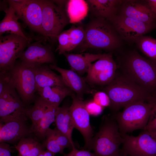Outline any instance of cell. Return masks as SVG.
Here are the masks:
<instances>
[{"label": "cell", "mask_w": 156, "mask_h": 156, "mask_svg": "<svg viewBox=\"0 0 156 156\" xmlns=\"http://www.w3.org/2000/svg\"><path fill=\"white\" fill-rule=\"evenodd\" d=\"M85 36L79 46L81 50L88 48L113 50L119 48L121 40L108 20L94 17L85 27Z\"/></svg>", "instance_id": "cell-2"}, {"label": "cell", "mask_w": 156, "mask_h": 156, "mask_svg": "<svg viewBox=\"0 0 156 156\" xmlns=\"http://www.w3.org/2000/svg\"><path fill=\"white\" fill-rule=\"evenodd\" d=\"M100 128L93 138L91 150L96 156H120V146L123 139L114 119L105 117Z\"/></svg>", "instance_id": "cell-5"}, {"label": "cell", "mask_w": 156, "mask_h": 156, "mask_svg": "<svg viewBox=\"0 0 156 156\" xmlns=\"http://www.w3.org/2000/svg\"><path fill=\"white\" fill-rule=\"evenodd\" d=\"M11 148L8 143H0V156H11Z\"/></svg>", "instance_id": "cell-38"}, {"label": "cell", "mask_w": 156, "mask_h": 156, "mask_svg": "<svg viewBox=\"0 0 156 156\" xmlns=\"http://www.w3.org/2000/svg\"><path fill=\"white\" fill-rule=\"evenodd\" d=\"M49 67L60 74L67 87L72 90L79 99L83 100V95L92 92L87 82L79 74L71 69L63 68L56 65L50 64Z\"/></svg>", "instance_id": "cell-18"}, {"label": "cell", "mask_w": 156, "mask_h": 156, "mask_svg": "<svg viewBox=\"0 0 156 156\" xmlns=\"http://www.w3.org/2000/svg\"><path fill=\"white\" fill-rule=\"evenodd\" d=\"M72 102L69 107L75 128L81 134L85 145L83 150L90 151L93 139V130L90 122V115L86 110L85 102L78 98L75 93L71 96Z\"/></svg>", "instance_id": "cell-13"}, {"label": "cell", "mask_w": 156, "mask_h": 156, "mask_svg": "<svg viewBox=\"0 0 156 156\" xmlns=\"http://www.w3.org/2000/svg\"><path fill=\"white\" fill-rule=\"evenodd\" d=\"M121 153L126 156H156V140L143 130L137 136L121 135Z\"/></svg>", "instance_id": "cell-12"}, {"label": "cell", "mask_w": 156, "mask_h": 156, "mask_svg": "<svg viewBox=\"0 0 156 156\" xmlns=\"http://www.w3.org/2000/svg\"><path fill=\"white\" fill-rule=\"evenodd\" d=\"M120 156H125V155H122V153H121V155Z\"/></svg>", "instance_id": "cell-41"}, {"label": "cell", "mask_w": 156, "mask_h": 156, "mask_svg": "<svg viewBox=\"0 0 156 156\" xmlns=\"http://www.w3.org/2000/svg\"><path fill=\"white\" fill-rule=\"evenodd\" d=\"M70 41L71 51L79 46L84 41L85 36V28L82 25L72 26L68 30Z\"/></svg>", "instance_id": "cell-30"}, {"label": "cell", "mask_w": 156, "mask_h": 156, "mask_svg": "<svg viewBox=\"0 0 156 156\" xmlns=\"http://www.w3.org/2000/svg\"><path fill=\"white\" fill-rule=\"evenodd\" d=\"M59 45L56 50L60 54L71 51L70 38L67 30L62 32L58 36L57 39Z\"/></svg>", "instance_id": "cell-32"}, {"label": "cell", "mask_w": 156, "mask_h": 156, "mask_svg": "<svg viewBox=\"0 0 156 156\" xmlns=\"http://www.w3.org/2000/svg\"><path fill=\"white\" fill-rule=\"evenodd\" d=\"M85 108L90 115L96 116L101 114L103 107L97 104L93 100L85 102Z\"/></svg>", "instance_id": "cell-35"}, {"label": "cell", "mask_w": 156, "mask_h": 156, "mask_svg": "<svg viewBox=\"0 0 156 156\" xmlns=\"http://www.w3.org/2000/svg\"><path fill=\"white\" fill-rule=\"evenodd\" d=\"M119 13L138 21L150 24H155L156 16L146 0H124Z\"/></svg>", "instance_id": "cell-17"}, {"label": "cell", "mask_w": 156, "mask_h": 156, "mask_svg": "<svg viewBox=\"0 0 156 156\" xmlns=\"http://www.w3.org/2000/svg\"><path fill=\"white\" fill-rule=\"evenodd\" d=\"M25 105L14 86L5 90L0 94V122L25 114Z\"/></svg>", "instance_id": "cell-14"}, {"label": "cell", "mask_w": 156, "mask_h": 156, "mask_svg": "<svg viewBox=\"0 0 156 156\" xmlns=\"http://www.w3.org/2000/svg\"><path fill=\"white\" fill-rule=\"evenodd\" d=\"M135 43L143 53L156 63V39L143 35L139 37Z\"/></svg>", "instance_id": "cell-29"}, {"label": "cell", "mask_w": 156, "mask_h": 156, "mask_svg": "<svg viewBox=\"0 0 156 156\" xmlns=\"http://www.w3.org/2000/svg\"><path fill=\"white\" fill-rule=\"evenodd\" d=\"M124 75L156 98V63L135 51L125 56L123 64Z\"/></svg>", "instance_id": "cell-3"}, {"label": "cell", "mask_w": 156, "mask_h": 156, "mask_svg": "<svg viewBox=\"0 0 156 156\" xmlns=\"http://www.w3.org/2000/svg\"><path fill=\"white\" fill-rule=\"evenodd\" d=\"M108 20L121 38L130 43L135 42L139 37L156 27V24L146 23L119 14Z\"/></svg>", "instance_id": "cell-9"}, {"label": "cell", "mask_w": 156, "mask_h": 156, "mask_svg": "<svg viewBox=\"0 0 156 156\" xmlns=\"http://www.w3.org/2000/svg\"><path fill=\"white\" fill-rule=\"evenodd\" d=\"M58 107L50 106L40 121L32 129V132L38 138L45 139L47 131L51 124L55 121V112Z\"/></svg>", "instance_id": "cell-27"}, {"label": "cell", "mask_w": 156, "mask_h": 156, "mask_svg": "<svg viewBox=\"0 0 156 156\" xmlns=\"http://www.w3.org/2000/svg\"><path fill=\"white\" fill-rule=\"evenodd\" d=\"M45 140L43 144L47 150L55 154L59 153L64 154V149L62 147L55 138L52 131L50 128L47 131Z\"/></svg>", "instance_id": "cell-31"}, {"label": "cell", "mask_w": 156, "mask_h": 156, "mask_svg": "<svg viewBox=\"0 0 156 156\" xmlns=\"http://www.w3.org/2000/svg\"><path fill=\"white\" fill-rule=\"evenodd\" d=\"M155 139L156 140V138H155Z\"/></svg>", "instance_id": "cell-43"}, {"label": "cell", "mask_w": 156, "mask_h": 156, "mask_svg": "<svg viewBox=\"0 0 156 156\" xmlns=\"http://www.w3.org/2000/svg\"><path fill=\"white\" fill-rule=\"evenodd\" d=\"M54 122L56 126L55 128L67 136L71 142L74 144L72 134L75 127L69 107L63 106L57 108L55 112Z\"/></svg>", "instance_id": "cell-24"}, {"label": "cell", "mask_w": 156, "mask_h": 156, "mask_svg": "<svg viewBox=\"0 0 156 156\" xmlns=\"http://www.w3.org/2000/svg\"><path fill=\"white\" fill-rule=\"evenodd\" d=\"M110 100L109 107L116 111L132 103L144 101L154 102L155 97L124 75L117 76L106 86L104 90Z\"/></svg>", "instance_id": "cell-1"}, {"label": "cell", "mask_w": 156, "mask_h": 156, "mask_svg": "<svg viewBox=\"0 0 156 156\" xmlns=\"http://www.w3.org/2000/svg\"><path fill=\"white\" fill-rule=\"evenodd\" d=\"M8 72L13 86L23 103L29 104L35 100L37 91L35 75L32 67L16 61Z\"/></svg>", "instance_id": "cell-7"}, {"label": "cell", "mask_w": 156, "mask_h": 156, "mask_svg": "<svg viewBox=\"0 0 156 156\" xmlns=\"http://www.w3.org/2000/svg\"><path fill=\"white\" fill-rule=\"evenodd\" d=\"M104 54L89 53L74 54L65 53L63 54L67 60L71 69L79 75L87 73L92 62L103 57Z\"/></svg>", "instance_id": "cell-21"}, {"label": "cell", "mask_w": 156, "mask_h": 156, "mask_svg": "<svg viewBox=\"0 0 156 156\" xmlns=\"http://www.w3.org/2000/svg\"><path fill=\"white\" fill-rule=\"evenodd\" d=\"M124 0H87L88 9L94 17L108 20L117 14Z\"/></svg>", "instance_id": "cell-19"}, {"label": "cell", "mask_w": 156, "mask_h": 156, "mask_svg": "<svg viewBox=\"0 0 156 156\" xmlns=\"http://www.w3.org/2000/svg\"><path fill=\"white\" fill-rule=\"evenodd\" d=\"M32 67L35 75L37 91L46 87L66 86L61 76L54 73L49 66L43 64Z\"/></svg>", "instance_id": "cell-20"}, {"label": "cell", "mask_w": 156, "mask_h": 156, "mask_svg": "<svg viewBox=\"0 0 156 156\" xmlns=\"http://www.w3.org/2000/svg\"><path fill=\"white\" fill-rule=\"evenodd\" d=\"M34 104L30 108H27L25 111L26 116L32 122L31 129L34 128L43 116L51 106L40 96L35 100Z\"/></svg>", "instance_id": "cell-28"}, {"label": "cell", "mask_w": 156, "mask_h": 156, "mask_svg": "<svg viewBox=\"0 0 156 156\" xmlns=\"http://www.w3.org/2000/svg\"><path fill=\"white\" fill-rule=\"evenodd\" d=\"M55 154L46 150L44 151L38 156H55Z\"/></svg>", "instance_id": "cell-40"}, {"label": "cell", "mask_w": 156, "mask_h": 156, "mask_svg": "<svg viewBox=\"0 0 156 156\" xmlns=\"http://www.w3.org/2000/svg\"><path fill=\"white\" fill-rule=\"evenodd\" d=\"M8 5V6L5 7L3 10L5 15L0 23V35L9 33L20 36L31 41V39L26 36L24 33L18 22L19 18L14 9L11 5Z\"/></svg>", "instance_id": "cell-22"}, {"label": "cell", "mask_w": 156, "mask_h": 156, "mask_svg": "<svg viewBox=\"0 0 156 156\" xmlns=\"http://www.w3.org/2000/svg\"><path fill=\"white\" fill-rule=\"evenodd\" d=\"M19 59L22 64L28 67L48 63L55 65V59L51 47L41 41L29 44Z\"/></svg>", "instance_id": "cell-15"}, {"label": "cell", "mask_w": 156, "mask_h": 156, "mask_svg": "<svg viewBox=\"0 0 156 156\" xmlns=\"http://www.w3.org/2000/svg\"><path fill=\"white\" fill-rule=\"evenodd\" d=\"M17 156H20L19 155H18Z\"/></svg>", "instance_id": "cell-42"}, {"label": "cell", "mask_w": 156, "mask_h": 156, "mask_svg": "<svg viewBox=\"0 0 156 156\" xmlns=\"http://www.w3.org/2000/svg\"><path fill=\"white\" fill-rule=\"evenodd\" d=\"M37 92L42 99L50 106L57 107L66 96L75 93L66 86L46 87Z\"/></svg>", "instance_id": "cell-23"}, {"label": "cell", "mask_w": 156, "mask_h": 156, "mask_svg": "<svg viewBox=\"0 0 156 156\" xmlns=\"http://www.w3.org/2000/svg\"><path fill=\"white\" fill-rule=\"evenodd\" d=\"M25 114L4 122H0V143H17L32 133L27 124Z\"/></svg>", "instance_id": "cell-16"}, {"label": "cell", "mask_w": 156, "mask_h": 156, "mask_svg": "<svg viewBox=\"0 0 156 156\" xmlns=\"http://www.w3.org/2000/svg\"><path fill=\"white\" fill-rule=\"evenodd\" d=\"M31 40L16 34L0 36V71H7L19 58Z\"/></svg>", "instance_id": "cell-8"}, {"label": "cell", "mask_w": 156, "mask_h": 156, "mask_svg": "<svg viewBox=\"0 0 156 156\" xmlns=\"http://www.w3.org/2000/svg\"><path fill=\"white\" fill-rule=\"evenodd\" d=\"M66 5L69 22L72 23H77L83 20L87 15L89 10L86 1L68 0Z\"/></svg>", "instance_id": "cell-25"}, {"label": "cell", "mask_w": 156, "mask_h": 156, "mask_svg": "<svg viewBox=\"0 0 156 156\" xmlns=\"http://www.w3.org/2000/svg\"><path fill=\"white\" fill-rule=\"evenodd\" d=\"M53 135L58 144L63 148L65 149L68 148L71 149L75 148L74 144H73L65 135L58 131L56 128L52 129Z\"/></svg>", "instance_id": "cell-33"}, {"label": "cell", "mask_w": 156, "mask_h": 156, "mask_svg": "<svg viewBox=\"0 0 156 156\" xmlns=\"http://www.w3.org/2000/svg\"><path fill=\"white\" fill-rule=\"evenodd\" d=\"M92 100L103 107L109 106L110 104L109 98L107 94L104 91L96 92L94 94Z\"/></svg>", "instance_id": "cell-34"}, {"label": "cell", "mask_w": 156, "mask_h": 156, "mask_svg": "<svg viewBox=\"0 0 156 156\" xmlns=\"http://www.w3.org/2000/svg\"><path fill=\"white\" fill-rule=\"evenodd\" d=\"M143 130L148 133L153 138H156V116L153 119L148 121Z\"/></svg>", "instance_id": "cell-37"}, {"label": "cell", "mask_w": 156, "mask_h": 156, "mask_svg": "<svg viewBox=\"0 0 156 156\" xmlns=\"http://www.w3.org/2000/svg\"><path fill=\"white\" fill-rule=\"evenodd\" d=\"M42 35L55 40L70 22L66 10L58 1L41 0Z\"/></svg>", "instance_id": "cell-6"}, {"label": "cell", "mask_w": 156, "mask_h": 156, "mask_svg": "<svg viewBox=\"0 0 156 156\" xmlns=\"http://www.w3.org/2000/svg\"><path fill=\"white\" fill-rule=\"evenodd\" d=\"M18 155L21 156H38L44 147L35 139L31 138H25L14 146Z\"/></svg>", "instance_id": "cell-26"}, {"label": "cell", "mask_w": 156, "mask_h": 156, "mask_svg": "<svg viewBox=\"0 0 156 156\" xmlns=\"http://www.w3.org/2000/svg\"><path fill=\"white\" fill-rule=\"evenodd\" d=\"M155 106V103L138 101L124 107L114 118L121 135L137 130H144L153 113Z\"/></svg>", "instance_id": "cell-4"}, {"label": "cell", "mask_w": 156, "mask_h": 156, "mask_svg": "<svg viewBox=\"0 0 156 156\" xmlns=\"http://www.w3.org/2000/svg\"><path fill=\"white\" fill-rule=\"evenodd\" d=\"M64 156H96L94 153L85 150H78L76 148L73 149L68 153L64 154Z\"/></svg>", "instance_id": "cell-36"}, {"label": "cell", "mask_w": 156, "mask_h": 156, "mask_svg": "<svg viewBox=\"0 0 156 156\" xmlns=\"http://www.w3.org/2000/svg\"><path fill=\"white\" fill-rule=\"evenodd\" d=\"M151 10L156 16V0H146Z\"/></svg>", "instance_id": "cell-39"}, {"label": "cell", "mask_w": 156, "mask_h": 156, "mask_svg": "<svg viewBox=\"0 0 156 156\" xmlns=\"http://www.w3.org/2000/svg\"><path fill=\"white\" fill-rule=\"evenodd\" d=\"M117 68L112 54L105 53L101 58L91 64L85 79L91 85L106 86L114 78Z\"/></svg>", "instance_id": "cell-11"}, {"label": "cell", "mask_w": 156, "mask_h": 156, "mask_svg": "<svg viewBox=\"0 0 156 156\" xmlns=\"http://www.w3.org/2000/svg\"><path fill=\"white\" fill-rule=\"evenodd\" d=\"M8 3L15 13L31 29L42 35L41 0H9Z\"/></svg>", "instance_id": "cell-10"}]
</instances>
